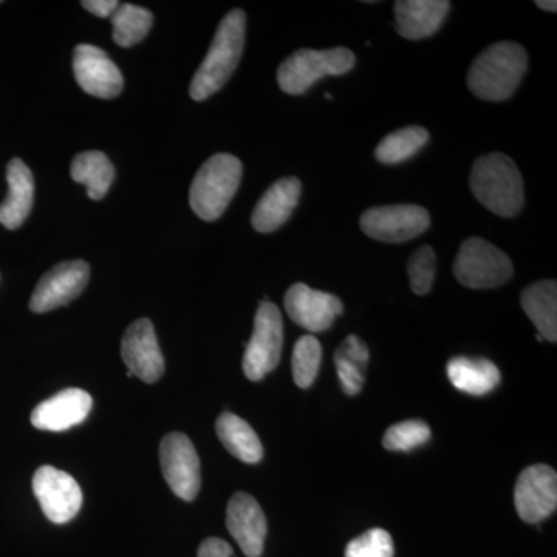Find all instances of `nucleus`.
<instances>
[{
  "instance_id": "f257e3e1",
  "label": "nucleus",
  "mask_w": 557,
  "mask_h": 557,
  "mask_svg": "<svg viewBox=\"0 0 557 557\" xmlns=\"http://www.w3.org/2000/svg\"><path fill=\"white\" fill-rule=\"evenodd\" d=\"M245 32L247 16L239 9L230 11L220 22L207 58L190 83L189 94L194 101L208 100L225 86L244 53Z\"/></svg>"
},
{
  "instance_id": "f03ea898",
  "label": "nucleus",
  "mask_w": 557,
  "mask_h": 557,
  "mask_svg": "<svg viewBox=\"0 0 557 557\" xmlns=\"http://www.w3.org/2000/svg\"><path fill=\"white\" fill-rule=\"evenodd\" d=\"M527 67L528 54L520 44H493L472 62L468 72L469 90L480 100H508L518 90Z\"/></svg>"
},
{
  "instance_id": "7ed1b4c3",
  "label": "nucleus",
  "mask_w": 557,
  "mask_h": 557,
  "mask_svg": "<svg viewBox=\"0 0 557 557\" xmlns=\"http://www.w3.org/2000/svg\"><path fill=\"white\" fill-rule=\"evenodd\" d=\"M469 185L475 199L500 218H515L525 203L522 175L505 153H487L475 160Z\"/></svg>"
},
{
  "instance_id": "20e7f679",
  "label": "nucleus",
  "mask_w": 557,
  "mask_h": 557,
  "mask_svg": "<svg viewBox=\"0 0 557 557\" xmlns=\"http://www.w3.org/2000/svg\"><path fill=\"white\" fill-rule=\"evenodd\" d=\"M242 182V163L230 153H215L200 168L189 190V203L201 220L222 218Z\"/></svg>"
},
{
  "instance_id": "39448f33",
  "label": "nucleus",
  "mask_w": 557,
  "mask_h": 557,
  "mask_svg": "<svg viewBox=\"0 0 557 557\" xmlns=\"http://www.w3.org/2000/svg\"><path fill=\"white\" fill-rule=\"evenodd\" d=\"M355 54L336 47L330 50H298L289 54L277 70L278 87L288 95H302L324 76H339L350 72Z\"/></svg>"
},
{
  "instance_id": "423d86ee",
  "label": "nucleus",
  "mask_w": 557,
  "mask_h": 557,
  "mask_svg": "<svg viewBox=\"0 0 557 557\" xmlns=\"http://www.w3.org/2000/svg\"><path fill=\"white\" fill-rule=\"evenodd\" d=\"M515 273L511 259L490 242L471 237L458 249L454 274L468 288H496L507 284Z\"/></svg>"
},
{
  "instance_id": "0eeeda50",
  "label": "nucleus",
  "mask_w": 557,
  "mask_h": 557,
  "mask_svg": "<svg viewBox=\"0 0 557 557\" xmlns=\"http://www.w3.org/2000/svg\"><path fill=\"white\" fill-rule=\"evenodd\" d=\"M282 344L284 324L281 311L274 304H260L255 318V330L244 357V372L248 380H263L277 368Z\"/></svg>"
},
{
  "instance_id": "6e6552de",
  "label": "nucleus",
  "mask_w": 557,
  "mask_h": 557,
  "mask_svg": "<svg viewBox=\"0 0 557 557\" xmlns=\"http://www.w3.org/2000/svg\"><path fill=\"white\" fill-rule=\"evenodd\" d=\"M359 223L372 239L401 244L423 234L431 225V215L418 205H388L368 209Z\"/></svg>"
},
{
  "instance_id": "1a4fd4ad",
  "label": "nucleus",
  "mask_w": 557,
  "mask_h": 557,
  "mask_svg": "<svg viewBox=\"0 0 557 557\" xmlns=\"http://www.w3.org/2000/svg\"><path fill=\"white\" fill-rule=\"evenodd\" d=\"M160 465L172 493L193 502L201 485L200 458L193 442L182 432H171L161 440Z\"/></svg>"
},
{
  "instance_id": "9d476101",
  "label": "nucleus",
  "mask_w": 557,
  "mask_h": 557,
  "mask_svg": "<svg viewBox=\"0 0 557 557\" xmlns=\"http://www.w3.org/2000/svg\"><path fill=\"white\" fill-rule=\"evenodd\" d=\"M33 493L47 519L67 523L83 507V491L72 475L53 467H40L33 478Z\"/></svg>"
},
{
  "instance_id": "9b49d317",
  "label": "nucleus",
  "mask_w": 557,
  "mask_h": 557,
  "mask_svg": "<svg viewBox=\"0 0 557 557\" xmlns=\"http://www.w3.org/2000/svg\"><path fill=\"white\" fill-rule=\"evenodd\" d=\"M90 267L84 260H69L58 263L47 271L30 299V310L35 313H47L60 307L69 306L78 298L89 284Z\"/></svg>"
},
{
  "instance_id": "f8f14e48",
  "label": "nucleus",
  "mask_w": 557,
  "mask_h": 557,
  "mask_svg": "<svg viewBox=\"0 0 557 557\" xmlns=\"http://www.w3.org/2000/svg\"><path fill=\"white\" fill-rule=\"evenodd\" d=\"M515 504L523 522L539 523L557 508V474L548 465H533L519 475Z\"/></svg>"
},
{
  "instance_id": "ddd939ff",
  "label": "nucleus",
  "mask_w": 557,
  "mask_h": 557,
  "mask_svg": "<svg viewBox=\"0 0 557 557\" xmlns=\"http://www.w3.org/2000/svg\"><path fill=\"white\" fill-rule=\"evenodd\" d=\"M121 357L129 369V376H137L148 384L157 383L163 376L164 358L149 319H138L126 330Z\"/></svg>"
},
{
  "instance_id": "4468645a",
  "label": "nucleus",
  "mask_w": 557,
  "mask_h": 557,
  "mask_svg": "<svg viewBox=\"0 0 557 557\" xmlns=\"http://www.w3.org/2000/svg\"><path fill=\"white\" fill-rule=\"evenodd\" d=\"M73 72L81 89L91 97L112 100L123 91L124 79L115 62L98 47L83 44L73 54Z\"/></svg>"
},
{
  "instance_id": "2eb2a0df",
  "label": "nucleus",
  "mask_w": 557,
  "mask_h": 557,
  "mask_svg": "<svg viewBox=\"0 0 557 557\" xmlns=\"http://www.w3.org/2000/svg\"><path fill=\"white\" fill-rule=\"evenodd\" d=\"M284 304L292 321L311 333L325 332L332 327L344 310L339 298L306 284L292 285Z\"/></svg>"
},
{
  "instance_id": "dca6fc26",
  "label": "nucleus",
  "mask_w": 557,
  "mask_h": 557,
  "mask_svg": "<svg viewBox=\"0 0 557 557\" xmlns=\"http://www.w3.org/2000/svg\"><path fill=\"white\" fill-rule=\"evenodd\" d=\"M226 528L248 557H260L265 547L267 518L255 497L236 493L226 508Z\"/></svg>"
},
{
  "instance_id": "f3484780",
  "label": "nucleus",
  "mask_w": 557,
  "mask_h": 557,
  "mask_svg": "<svg viewBox=\"0 0 557 557\" xmlns=\"http://www.w3.org/2000/svg\"><path fill=\"white\" fill-rule=\"evenodd\" d=\"M94 399L83 388H64L36 406L32 424L40 431L61 432L78 426L89 416Z\"/></svg>"
},
{
  "instance_id": "a211bd4d",
  "label": "nucleus",
  "mask_w": 557,
  "mask_h": 557,
  "mask_svg": "<svg viewBox=\"0 0 557 557\" xmlns=\"http://www.w3.org/2000/svg\"><path fill=\"white\" fill-rule=\"evenodd\" d=\"M300 190L302 185L296 177L281 178L271 185L252 211L251 223L255 230L263 234L273 233L287 223L298 207Z\"/></svg>"
},
{
  "instance_id": "6ab92c4d",
  "label": "nucleus",
  "mask_w": 557,
  "mask_h": 557,
  "mask_svg": "<svg viewBox=\"0 0 557 557\" xmlns=\"http://www.w3.org/2000/svg\"><path fill=\"white\" fill-rule=\"evenodd\" d=\"M446 0H398L395 3V27L399 36L410 40L435 35L448 16Z\"/></svg>"
},
{
  "instance_id": "aec40b11",
  "label": "nucleus",
  "mask_w": 557,
  "mask_h": 557,
  "mask_svg": "<svg viewBox=\"0 0 557 557\" xmlns=\"http://www.w3.org/2000/svg\"><path fill=\"white\" fill-rule=\"evenodd\" d=\"M9 196L0 205V225L7 230H17L30 215L35 199V178L27 164L13 159L7 166Z\"/></svg>"
},
{
  "instance_id": "412c9836",
  "label": "nucleus",
  "mask_w": 557,
  "mask_h": 557,
  "mask_svg": "<svg viewBox=\"0 0 557 557\" xmlns=\"http://www.w3.org/2000/svg\"><path fill=\"white\" fill-rule=\"evenodd\" d=\"M446 370L454 387L475 397L490 394L502 380L500 370L493 361L485 358H453Z\"/></svg>"
},
{
  "instance_id": "4be33fe9",
  "label": "nucleus",
  "mask_w": 557,
  "mask_h": 557,
  "mask_svg": "<svg viewBox=\"0 0 557 557\" xmlns=\"http://www.w3.org/2000/svg\"><path fill=\"white\" fill-rule=\"evenodd\" d=\"M527 317L536 325L542 339L557 341V284L542 281L523 289L520 298Z\"/></svg>"
},
{
  "instance_id": "5701e85b",
  "label": "nucleus",
  "mask_w": 557,
  "mask_h": 557,
  "mask_svg": "<svg viewBox=\"0 0 557 557\" xmlns=\"http://www.w3.org/2000/svg\"><path fill=\"white\" fill-rule=\"evenodd\" d=\"M215 432L230 454L244 463H259L263 457V446L255 429L247 421L231 412L220 413L215 421Z\"/></svg>"
},
{
  "instance_id": "b1692460",
  "label": "nucleus",
  "mask_w": 557,
  "mask_h": 557,
  "mask_svg": "<svg viewBox=\"0 0 557 557\" xmlns=\"http://www.w3.org/2000/svg\"><path fill=\"white\" fill-rule=\"evenodd\" d=\"M72 178L81 185H86L87 196L91 200H102L108 196L115 168L108 156L98 150L78 153L72 161Z\"/></svg>"
},
{
  "instance_id": "393cba45",
  "label": "nucleus",
  "mask_w": 557,
  "mask_h": 557,
  "mask_svg": "<svg viewBox=\"0 0 557 557\" xmlns=\"http://www.w3.org/2000/svg\"><path fill=\"white\" fill-rule=\"evenodd\" d=\"M429 132L421 126L403 127L392 132L375 150L376 160L383 164H398L412 159L426 146Z\"/></svg>"
},
{
  "instance_id": "a878e982",
  "label": "nucleus",
  "mask_w": 557,
  "mask_h": 557,
  "mask_svg": "<svg viewBox=\"0 0 557 557\" xmlns=\"http://www.w3.org/2000/svg\"><path fill=\"white\" fill-rule=\"evenodd\" d=\"M113 25V40L120 47H134L148 36L153 24V16L143 7L124 3L110 17Z\"/></svg>"
},
{
  "instance_id": "bb28decb",
  "label": "nucleus",
  "mask_w": 557,
  "mask_h": 557,
  "mask_svg": "<svg viewBox=\"0 0 557 557\" xmlns=\"http://www.w3.org/2000/svg\"><path fill=\"white\" fill-rule=\"evenodd\" d=\"M322 361V347L314 336L306 335L298 339L293 350V379L300 388L313 386Z\"/></svg>"
},
{
  "instance_id": "cd10ccee",
  "label": "nucleus",
  "mask_w": 557,
  "mask_h": 557,
  "mask_svg": "<svg viewBox=\"0 0 557 557\" xmlns=\"http://www.w3.org/2000/svg\"><path fill=\"white\" fill-rule=\"evenodd\" d=\"M431 438V428L421 420H408L387 429L383 446L394 453H409L418 446L426 445Z\"/></svg>"
},
{
  "instance_id": "c85d7f7f",
  "label": "nucleus",
  "mask_w": 557,
  "mask_h": 557,
  "mask_svg": "<svg viewBox=\"0 0 557 557\" xmlns=\"http://www.w3.org/2000/svg\"><path fill=\"white\" fill-rule=\"evenodd\" d=\"M435 265H437L435 252L429 245H424L413 252L409 260L408 273L410 288L416 295L423 296L431 292L435 278Z\"/></svg>"
},
{
  "instance_id": "c756f323",
  "label": "nucleus",
  "mask_w": 557,
  "mask_h": 557,
  "mask_svg": "<svg viewBox=\"0 0 557 557\" xmlns=\"http://www.w3.org/2000/svg\"><path fill=\"white\" fill-rule=\"evenodd\" d=\"M346 557H394V541L386 530L372 528L347 545Z\"/></svg>"
},
{
  "instance_id": "7c9ffc66",
  "label": "nucleus",
  "mask_w": 557,
  "mask_h": 557,
  "mask_svg": "<svg viewBox=\"0 0 557 557\" xmlns=\"http://www.w3.org/2000/svg\"><path fill=\"white\" fill-rule=\"evenodd\" d=\"M335 368L343 391L350 395V397L358 395L362 391V386H364L366 369L348 361L346 358L339 357V355H335Z\"/></svg>"
},
{
  "instance_id": "2f4dec72",
  "label": "nucleus",
  "mask_w": 557,
  "mask_h": 557,
  "mask_svg": "<svg viewBox=\"0 0 557 557\" xmlns=\"http://www.w3.org/2000/svg\"><path fill=\"white\" fill-rule=\"evenodd\" d=\"M335 355H339V357L346 358L348 361L355 362V364L361 366L364 369L369 362V348L366 346L364 341L357 335L347 336L341 343V346L336 348Z\"/></svg>"
},
{
  "instance_id": "473e14b6",
  "label": "nucleus",
  "mask_w": 557,
  "mask_h": 557,
  "mask_svg": "<svg viewBox=\"0 0 557 557\" xmlns=\"http://www.w3.org/2000/svg\"><path fill=\"white\" fill-rule=\"evenodd\" d=\"M199 557H234L233 548L228 542L219 537H208L201 542L199 547Z\"/></svg>"
},
{
  "instance_id": "72a5a7b5",
  "label": "nucleus",
  "mask_w": 557,
  "mask_h": 557,
  "mask_svg": "<svg viewBox=\"0 0 557 557\" xmlns=\"http://www.w3.org/2000/svg\"><path fill=\"white\" fill-rule=\"evenodd\" d=\"M81 5L95 16L104 20V17H112V14L119 9L120 2L116 0H84Z\"/></svg>"
},
{
  "instance_id": "f704fd0d",
  "label": "nucleus",
  "mask_w": 557,
  "mask_h": 557,
  "mask_svg": "<svg viewBox=\"0 0 557 557\" xmlns=\"http://www.w3.org/2000/svg\"><path fill=\"white\" fill-rule=\"evenodd\" d=\"M536 5L541 10L549 11V13H556L557 11V3L555 0H553V2H549V0H537Z\"/></svg>"
},
{
  "instance_id": "c9c22d12",
  "label": "nucleus",
  "mask_w": 557,
  "mask_h": 557,
  "mask_svg": "<svg viewBox=\"0 0 557 557\" xmlns=\"http://www.w3.org/2000/svg\"><path fill=\"white\" fill-rule=\"evenodd\" d=\"M325 98H327V100H333L332 95L330 94H325Z\"/></svg>"
}]
</instances>
